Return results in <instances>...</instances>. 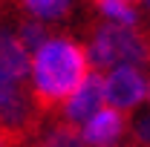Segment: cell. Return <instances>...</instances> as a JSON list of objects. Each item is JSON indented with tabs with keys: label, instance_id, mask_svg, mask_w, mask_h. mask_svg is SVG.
<instances>
[{
	"label": "cell",
	"instance_id": "obj_1",
	"mask_svg": "<svg viewBox=\"0 0 150 147\" xmlns=\"http://www.w3.org/2000/svg\"><path fill=\"white\" fill-rule=\"evenodd\" d=\"M93 72L90 49L69 37H49L32 55V95L43 115H52Z\"/></svg>",
	"mask_w": 150,
	"mask_h": 147
},
{
	"label": "cell",
	"instance_id": "obj_2",
	"mask_svg": "<svg viewBox=\"0 0 150 147\" xmlns=\"http://www.w3.org/2000/svg\"><path fill=\"white\" fill-rule=\"evenodd\" d=\"M90 61L93 69H112V66H150V35L139 32L136 26L104 20L93 29L90 37Z\"/></svg>",
	"mask_w": 150,
	"mask_h": 147
},
{
	"label": "cell",
	"instance_id": "obj_3",
	"mask_svg": "<svg viewBox=\"0 0 150 147\" xmlns=\"http://www.w3.org/2000/svg\"><path fill=\"white\" fill-rule=\"evenodd\" d=\"M104 90H107V104L115 110H133L150 95V81L142 75V66H112L104 75Z\"/></svg>",
	"mask_w": 150,
	"mask_h": 147
},
{
	"label": "cell",
	"instance_id": "obj_4",
	"mask_svg": "<svg viewBox=\"0 0 150 147\" xmlns=\"http://www.w3.org/2000/svg\"><path fill=\"white\" fill-rule=\"evenodd\" d=\"M107 104V90H104V78L98 69L87 75V81L78 87V90L64 101V118L72 121V124H87L95 112Z\"/></svg>",
	"mask_w": 150,
	"mask_h": 147
},
{
	"label": "cell",
	"instance_id": "obj_5",
	"mask_svg": "<svg viewBox=\"0 0 150 147\" xmlns=\"http://www.w3.org/2000/svg\"><path fill=\"white\" fill-rule=\"evenodd\" d=\"M130 130V124L124 121V115H121V110H115V107H101V110L95 112L93 118L84 124V141L93 147H110L115 144L124 133Z\"/></svg>",
	"mask_w": 150,
	"mask_h": 147
},
{
	"label": "cell",
	"instance_id": "obj_6",
	"mask_svg": "<svg viewBox=\"0 0 150 147\" xmlns=\"http://www.w3.org/2000/svg\"><path fill=\"white\" fill-rule=\"evenodd\" d=\"M0 49H3V81H15V84H29V75H32V52L29 46L20 40L15 32H3L0 37Z\"/></svg>",
	"mask_w": 150,
	"mask_h": 147
},
{
	"label": "cell",
	"instance_id": "obj_7",
	"mask_svg": "<svg viewBox=\"0 0 150 147\" xmlns=\"http://www.w3.org/2000/svg\"><path fill=\"white\" fill-rule=\"evenodd\" d=\"M20 9L38 20H61L72 12L75 0H15Z\"/></svg>",
	"mask_w": 150,
	"mask_h": 147
},
{
	"label": "cell",
	"instance_id": "obj_8",
	"mask_svg": "<svg viewBox=\"0 0 150 147\" xmlns=\"http://www.w3.org/2000/svg\"><path fill=\"white\" fill-rule=\"evenodd\" d=\"M93 6H95V9H98L107 20H115V23L136 26V20H139L136 6H133V3H127V0H93Z\"/></svg>",
	"mask_w": 150,
	"mask_h": 147
},
{
	"label": "cell",
	"instance_id": "obj_9",
	"mask_svg": "<svg viewBox=\"0 0 150 147\" xmlns=\"http://www.w3.org/2000/svg\"><path fill=\"white\" fill-rule=\"evenodd\" d=\"M18 37L23 40V43H26V46H29V52H32V55H35L38 49L46 43V40H49V37H46V29H43V23H40L38 18H32V20H29V18H26V20H20Z\"/></svg>",
	"mask_w": 150,
	"mask_h": 147
},
{
	"label": "cell",
	"instance_id": "obj_10",
	"mask_svg": "<svg viewBox=\"0 0 150 147\" xmlns=\"http://www.w3.org/2000/svg\"><path fill=\"white\" fill-rule=\"evenodd\" d=\"M38 147H52V144H46V141H43V144H38Z\"/></svg>",
	"mask_w": 150,
	"mask_h": 147
},
{
	"label": "cell",
	"instance_id": "obj_11",
	"mask_svg": "<svg viewBox=\"0 0 150 147\" xmlns=\"http://www.w3.org/2000/svg\"><path fill=\"white\" fill-rule=\"evenodd\" d=\"M110 147H115V144H110ZM127 147H136V144H133V141H130V144H127Z\"/></svg>",
	"mask_w": 150,
	"mask_h": 147
},
{
	"label": "cell",
	"instance_id": "obj_12",
	"mask_svg": "<svg viewBox=\"0 0 150 147\" xmlns=\"http://www.w3.org/2000/svg\"><path fill=\"white\" fill-rule=\"evenodd\" d=\"M127 3H142V0H127Z\"/></svg>",
	"mask_w": 150,
	"mask_h": 147
},
{
	"label": "cell",
	"instance_id": "obj_13",
	"mask_svg": "<svg viewBox=\"0 0 150 147\" xmlns=\"http://www.w3.org/2000/svg\"><path fill=\"white\" fill-rule=\"evenodd\" d=\"M147 6H150V0H147Z\"/></svg>",
	"mask_w": 150,
	"mask_h": 147
}]
</instances>
